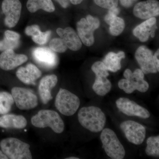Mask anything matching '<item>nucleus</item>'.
<instances>
[{
    "label": "nucleus",
    "instance_id": "7ed1b4c3",
    "mask_svg": "<svg viewBox=\"0 0 159 159\" xmlns=\"http://www.w3.org/2000/svg\"><path fill=\"white\" fill-rule=\"evenodd\" d=\"M31 123L39 128L50 127L54 132L61 134L64 130V122L57 112L50 110H42L32 117Z\"/></svg>",
    "mask_w": 159,
    "mask_h": 159
},
{
    "label": "nucleus",
    "instance_id": "20e7f679",
    "mask_svg": "<svg viewBox=\"0 0 159 159\" xmlns=\"http://www.w3.org/2000/svg\"><path fill=\"white\" fill-rule=\"evenodd\" d=\"M3 153L11 159H31L32 155L30 145L14 138L3 139L0 142Z\"/></svg>",
    "mask_w": 159,
    "mask_h": 159
},
{
    "label": "nucleus",
    "instance_id": "58836bf2",
    "mask_svg": "<svg viewBox=\"0 0 159 159\" xmlns=\"http://www.w3.org/2000/svg\"><path fill=\"white\" fill-rule=\"evenodd\" d=\"M66 159H79V158L76 157H70L67 158Z\"/></svg>",
    "mask_w": 159,
    "mask_h": 159
},
{
    "label": "nucleus",
    "instance_id": "ddd939ff",
    "mask_svg": "<svg viewBox=\"0 0 159 159\" xmlns=\"http://www.w3.org/2000/svg\"><path fill=\"white\" fill-rule=\"evenodd\" d=\"M135 57L144 74H156L158 71L155 65L152 52L144 46L139 47Z\"/></svg>",
    "mask_w": 159,
    "mask_h": 159
},
{
    "label": "nucleus",
    "instance_id": "9d476101",
    "mask_svg": "<svg viewBox=\"0 0 159 159\" xmlns=\"http://www.w3.org/2000/svg\"><path fill=\"white\" fill-rule=\"evenodd\" d=\"M120 128L129 142L135 145H141L146 137V129L143 125L132 120L122 122Z\"/></svg>",
    "mask_w": 159,
    "mask_h": 159
},
{
    "label": "nucleus",
    "instance_id": "423d86ee",
    "mask_svg": "<svg viewBox=\"0 0 159 159\" xmlns=\"http://www.w3.org/2000/svg\"><path fill=\"white\" fill-rule=\"evenodd\" d=\"M55 105L61 113L67 116L74 115L79 108V97L65 89H60L55 99Z\"/></svg>",
    "mask_w": 159,
    "mask_h": 159
},
{
    "label": "nucleus",
    "instance_id": "7c9ffc66",
    "mask_svg": "<svg viewBox=\"0 0 159 159\" xmlns=\"http://www.w3.org/2000/svg\"><path fill=\"white\" fill-rule=\"evenodd\" d=\"M108 13L104 17V21L107 24L110 25L114 19L120 13V9L118 7L113 9H108Z\"/></svg>",
    "mask_w": 159,
    "mask_h": 159
},
{
    "label": "nucleus",
    "instance_id": "4468645a",
    "mask_svg": "<svg viewBox=\"0 0 159 159\" xmlns=\"http://www.w3.org/2000/svg\"><path fill=\"white\" fill-rule=\"evenodd\" d=\"M27 55L17 54L13 50L3 51L0 55V68L6 71L13 70L28 61Z\"/></svg>",
    "mask_w": 159,
    "mask_h": 159
},
{
    "label": "nucleus",
    "instance_id": "f704fd0d",
    "mask_svg": "<svg viewBox=\"0 0 159 159\" xmlns=\"http://www.w3.org/2000/svg\"><path fill=\"white\" fill-rule=\"evenodd\" d=\"M153 61L158 72L159 71V50L158 49L153 55Z\"/></svg>",
    "mask_w": 159,
    "mask_h": 159
},
{
    "label": "nucleus",
    "instance_id": "5701e85b",
    "mask_svg": "<svg viewBox=\"0 0 159 159\" xmlns=\"http://www.w3.org/2000/svg\"><path fill=\"white\" fill-rule=\"evenodd\" d=\"M27 7L31 13H34L39 9H42L48 12H52L55 9L51 0H28Z\"/></svg>",
    "mask_w": 159,
    "mask_h": 159
},
{
    "label": "nucleus",
    "instance_id": "412c9836",
    "mask_svg": "<svg viewBox=\"0 0 159 159\" xmlns=\"http://www.w3.org/2000/svg\"><path fill=\"white\" fill-rule=\"evenodd\" d=\"M27 119L20 115L5 114L0 117V127L21 129L27 126Z\"/></svg>",
    "mask_w": 159,
    "mask_h": 159
},
{
    "label": "nucleus",
    "instance_id": "b1692460",
    "mask_svg": "<svg viewBox=\"0 0 159 159\" xmlns=\"http://www.w3.org/2000/svg\"><path fill=\"white\" fill-rule=\"evenodd\" d=\"M14 102L11 94L7 92H0V114L5 115L9 113Z\"/></svg>",
    "mask_w": 159,
    "mask_h": 159
},
{
    "label": "nucleus",
    "instance_id": "f257e3e1",
    "mask_svg": "<svg viewBox=\"0 0 159 159\" xmlns=\"http://www.w3.org/2000/svg\"><path fill=\"white\" fill-rule=\"evenodd\" d=\"M78 119L84 128L93 133L102 131L106 122V117L102 110L93 106L80 109L78 112Z\"/></svg>",
    "mask_w": 159,
    "mask_h": 159
},
{
    "label": "nucleus",
    "instance_id": "f3484780",
    "mask_svg": "<svg viewBox=\"0 0 159 159\" xmlns=\"http://www.w3.org/2000/svg\"><path fill=\"white\" fill-rule=\"evenodd\" d=\"M56 32L71 51H77L81 48L82 42L78 34L71 27H67L65 29L58 28Z\"/></svg>",
    "mask_w": 159,
    "mask_h": 159
},
{
    "label": "nucleus",
    "instance_id": "cd10ccee",
    "mask_svg": "<svg viewBox=\"0 0 159 159\" xmlns=\"http://www.w3.org/2000/svg\"><path fill=\"white\" fill-rule=\"evenodd\" d=\"M19 43V40H11L5 36L2 40L0 41V51H3L9 49L13 50L18 47Z\"/></svg>",
    "mask_w": 159,
    "mask_h": 159
},
{
    "label": "nucleus",
    "instance_id": "aec40b11",
    "mask_svg": "<svg viewBox=\"0 0 159 159\" xmlns=\"http://www.w3.org/2000/svg\"><path fill=\"white\" fill-rule=\"evenodd\" d=\"M17 78L27 84H34L35 80L41 76V71L34 64L30 63L26 67H21L16 71Z\"/></svg>",
    "mask_w": 159,
    "mask_h": 159
},
{
    "label": "nucleus",
    "instance_id": "c85d7f7f",
    "mask_svg": "<svg viewBox=\"0 0 159 159\" xmlns=\"http://www.w3.org/2000/svg\"><path fill=\"white\" fill-rule=\"evenodd\" d=\"M97 6L104 8L110 9L118 7L119 0H93Z\"/></svg>",
    "mask_w": 159,
    "mask_h": 159
},
{
    "label": "nucleus",
    "instance_id": "4c0bfd02",
    "mask_svg": "<svg viewBox=\"0 0 159 159\" xmlns=\"http://www.w3.org/2000/svg\"><path fill=\"white\" fill-rule=\"evenodd\" d=\"M8 159V157L6 156L2 151L0 150V159Z\"/></svg>",
    "mask_w": 159,
    "mask_h": 159
},
{
    "label": "nucleus",
    "instance_id": "2f4dec72",
    "mask_svg": "<svg viewBox=\"0 0 159 159\" xmlns=\"http://www.w3.org/2000/svg\"><path fill=\"white\" fill-rule=\"evenodd\" d=\"M25 32L28 36H31L33 38L39 35L41 33L42 31L40 29L39 26L37 25H33L28 26L26 28Z\"/></svg>",
    "mask_w": 159,
    "mask_h": 159
},
{
    "label": "nucleus",
    "instance_id": "c756f323",
    "mask_svg": "<svg viewBox=\"0 0 159 159\" xmlns=\"http://www.w3.org/2000/svg\"><path fill=\"white\" fill-rule=\"evenodd\" d=\"M51 34V31L42 32L39 35H38L36 37L32 38V40L34 43L38 44H45L48 42Z\"/></svg>",
    "mask_w": 159,
    "mask_h": 159
},
{
    "label": "nucleus",
    "instance_id": "6ab92c4d",
    "mask_svg": "<svg viewBox=\"0 0 159 159\" xmlns=\"http://www.w3.org/2000/svg\"><path fill=\"white\" fill-rule=\"evenodd\" d=\"M57 77L54 74L47 75L43 77L40 81L39 92L42 101L46 104L53 98L51 90L57 84Z\"/></svg>",
    "mask_w": 159,
    "mask_h": 159
},
{
    "label": "nucleus",
    "instance_id": "72a5a7b5",
    "mask_svg": "<svg viewBox=\"0 0 159 159\" xmlns=\"http://www.w3.org/2000/svg\"><path fill=\"white\" fill-rule=\"evenodd\" d=\"M121 5L125 8H128L131 7L138 0H119Z\"/></svg>",
    "mask_w": 159,
    "mask_h": 159
},
{
    "label": "nucleus",
    "instance_id": "1a4fd4ad",
    "mask_svg": "<svg viewBox=\"0 0 159 159\" xmlns=\"http://www.w3.org/2000/svg\"><path fill=\"white\" fill-rule=\"evenodd\" d=\"M11 93L16 106L20 110H29L38 105L37 96L28 89L15 87Z\"/></svg>",
    "mask_w": 159,
    "mask_h": 159
},
{
    "label": "nucleus",
    "instance_id": "393cba45",
    "mask_svg": "<svg viewBox=\"0 0 159 159\" xmlns=\"http://www.w3.org/2000/svg\"><path fill=\"white\" fill-rule=\"evenodd\" d=\"M145 152L148 156L159 157V136H151L147 140Z\"/></svg>",
    "mask_w": 159,
    "mask_h": 159
},
{
    "label": "nucleus",
    "instance_id": "f03ea898",
    "mask_svg": "<svg viewBox=\"0 0 159 159\" xmlns=\"http://www.w3.org/2000/svg\"><path fill=\"white\" fill-rule=\"evenodd\" d=\"M123 75L125 79L119 80L118 86L126 93L131 94L135 90L142 93L148 91L149 84L144 80V74L141 69H137L134 72L126 69Z\"/></svg>",
    "mask_w": 159,
    "mask_h": 159
},
{
    "label": "nucleus",
    "instance_id": "c9c22d12",
    "mask_svg": "<svg viewBox=\"0 0 159 159\" xmlns=\"http://www.w3.org/2000/svg\"><path fill=\"white\" fill-rule=\"evenodd\" d=\"M55 1L59 3V5L65 9L68 7L70 3V0H55Z\"/></svg>",
    "mask_w": 159,
    "mask_h": 159
},
{
    "label": "nucleus",
    "instance_id": "e433bc0d",
    "mask_svg": "<svg viewBox=\"0 0 159 159\" xmlns=\"http://www.w3.org/2000/svg\"><path fill=\"white\" fill-rule=\"evenodd\" d=\"M84 0H70V2L73 5H77L80 4Z\"/></svg>",
    "mask_w": 159,
    "mask_h": 159
},
{
    "label": "nucleus",
    "instance_id": "dca6fc26",
    "mask_svg": "<svg viewBox=\"0 0 159 159\" xmlns=\"http://www.w3.org/2000/svg\"><path fill=\"white\" fill-rule=\"evenodd\" d=\"M157 19L155 17H152L147 19L144 22L137 26L133 31V34L138 38L140 41H147L149 36L154 37L155 31L157 29Z\"/></svg>",
    "mask_w": 159,
    "mask_h": 159
},
{
    "label": "nucleus",
    "instance_id": "bb28decb",
    "mask_svg": "<svg viewBox=\"0 0 159 159\" xmlns=\"http://www.w3.org/2000/svg\"><path fill=\"white\" fill-rule=\"evenodd\" d=\"M49 47L52 51L60 53L66 52L68 49L65 43L61 38L51 39L49 43Z\"/></svg>",
    "mask_w": 159,
    "mask_h": 159
},
{
    "label": "nucleus",
    "instance_id": "4be33fe9",
    "mask_svg": "<svg viewBox=\"0 0 159 159\" xmlns=\"http://www.w3.org/2000/svg\"><path fill=\"white\" fill-rule=\"evenodd\" d=\"M125 58V53L123 51H120L117 53L111 52L106 55L102 62L107 70L115 73L121 69V60Z\"/></svg>",
    "mask_w": 159,
    "mask_h": 159
},
{
    "label": "nucleus",
    "instance_id": "6e6552de",
    "mask_svg": "<svg viewBox=\"0 0 159 159\" xmlns=\"http://www.w3.org/2000/svg\"><path fill=\"white\" fill-rule=\"evenodd\" d=\"M92 71L96 75L93 89L98 96H105L111 90V83L107 78L109 74L102 61H96L92 66Z\"/></svg>",
    "mask_w": 159,
    "mask_h": 159
},
{
    "label": "nucleus",
    "instance_id": "39448f33",
    "mask_svg": "<svg viewBox=\"0 0 159 159\" xmlns=\"http://www.w3.org/2000/svg\"><path fill=\"white\" fill-rule=\"evenodd\" d=\"M100 138L102 148L111 158L123 159L125 157V148L113 130L109 128L103 129Z\"/></svg>",
    "mask_w": 159,
    "mask_h": 159
},
{
    "label": "nucleus",
    "instance_id": "9b49d317",
    "mask_svg": "<svg viewBox=\"0 0 159 159\" xmlns=\"http://www.w3.org/2000/svg\"><path fill=\"white\" fill-rule=\"evenodd\" d=\"M2 8L6 16L5 25L9 28L16 26L21 12L22 5L19 0H3Z\"/></svg>",
    "mask_w": 159,
    "mask_h": 159
},
{
    "label": "nucleus",
    "instance_id": "473e14b6",
    "mask_svg": "<svg viewBox=\"0 0 159 159\" xmlns=\"http://www.w3.org/2000/svg\"><path fill=\"white\" fill-rule=\"evenodd\" d=\"M5 36L8 39L13 41L19 40L20 35L17 32L14 31L7 30L5 31Z\"/></svg>",
    "mask_w": 159,
    "mask_h": 159
},
{
    "label": "nucleus",
    "instance_id": "2eb2a0df",
    "mask_svg": "<svg viewBox=\"0 0 159 159\" xmlns=\"http://www.w3.org/2000/svg\"><path fill=\"white\" fill-rule=\"evenodd\" d=\"M136 17L147 20L159 15V2L157 0H147L136 4L133 9Z\"/></svg>",
    "mask_w": 159,
    "mask_h": 159
},
{
    "label": "nucleus",
    "instance_id": "a878e982",
    "mask_svg": "<svg viewBox=\"0 0 159 159\" xmlns=\"http://www.w3.org/2000/svg\"><path fill=\"white\" fill-rule=\"evenodd\" d=\"M110 25L109 31L111 34L117 36L122 33L125 27V23L122 18L116 16Z\"/></svg>",
    "mask_w": 159,
    "mask_h": 159
},
{
    "label": "nucleus",
    "instance_id": "a211bd4d",
    "mask_svg": "<svg viewBox=\"0 0 159 159\" xmlns=\"http://www.w3.org/2000/svg\"><path fill=\"white\" fill-rule=\"evenodd\" d=\"M33 57L37 62L48 68H52L57 63L56 54L52 50L46 48H38L32 53Z\"/></svg>",
    "mask_w": 159,
    "mask_h": 159
},
{
    "label": "nucleus",
    "instance_id": "0eeeda50",
    "mask_svg": "<svg viewBox=\"0 0 159 159\" xmlns=\"http://www.w3.org/2000/svg\"><path fill=\"white\" fill-rule=\"evenodd\" d=\"M99 26V20L91 15L87 16L86 19H81L77 23V34L84 44L88 47L93 44L95 42L94 32Z\"/></svg>",
    "mask_w": 159,
    "mask_h": 159
},
{
    "label": "nucleus",
    "instance_id": "f8f14e48",
    "mask_svg": "<svg viewBox=\"0 0 159 159\" xmlns=\"http://www.w3.org/2000/svg\"><path fill=\"white\" fill-rule=\"evenodd\" d=\"M116 103L118 109L126 116L145 119L150 116V113L146 108L128 98L121 97L117 99Z\"/></svg>",
    "mask_w": 159,
    "mask_h": 159
}]
</instances>
